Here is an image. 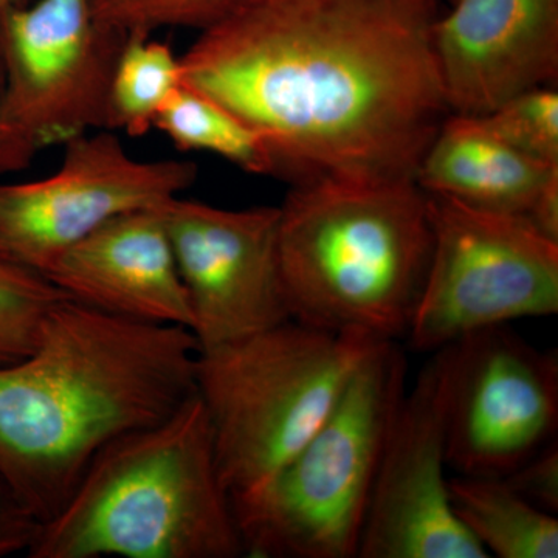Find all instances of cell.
Listing matches in <instances>:
<instances>
[{"label": "cell", "mask_w": 558, "mask_h": 558, "mask_svg": "<svg viewBox=\"0 0 558 558\" xmlns=\"http://www.w3.org/2000/svg\"><path fill=\"white\" fill-rule=\"evenodd\" d=\"M24 5L22 0H0V10L10 9V7Z\"/></svg>", "instance_id": "cell-26"}, {"label": "cell", "mask_w": 558, "mask_h": 558, "mask_svg": "<svg viewBox=\"0 0 558 558\" xmlns=\"http://www.w3.org/2000/svg\"><path fill=\"white\" fill-rule=\"evenodd\" d=\"M69 299L0 241V365L31 354L50 311Z\"/></svg>", "instance_id": "cell-19"}, {"label": "cell", "mask_w": 558, "mask_h": 558, "mask_svg": "<svg viewBox=\"0 0 558 558\" xmlns=\"http://www.w3.org/2000/svg\"><path fill=\"white\" fill-rule=\"evenodd\" d=\"M39 523L0 480V558L28 553Z\"/></svg>", "instance_id": "cell-23"}, {"label": "cell", "mask_w": 558, "mask_h": 558, "mask_svg": "<svg viewBox=\"0 0 558 558\" xmlns=\"http://www.w3.org/2000/svg\"><path fill=\"white\" fill-rule=\"evenodd\" d=\"M557 171L513 148L483 117L450 113L422 157L416 183L472 207L526 215Z\"/></svg>", "instance_id": "cell-15"}, {"label": "cell", "mask_w": 558, "mask_h": 558, "mask_svg": "<svg viewBox=\"0 0 558 558\" xmlns=\"http://www.w3.org/2000/svg\"><path fill=\"white\" fill-rule=\"evenodd\" d=\"M483 119L520 153L558 167V92L553 86L517 95Z\"/></svg>", "instance_id": "cell-21"}, {"label": "cell", "mask_w": 558, "mask_h": 558, "mask_svg": "<svg viewBox=\"0 0 558 558\" xmlns=\"http://www.w3.org/2000/svg\"><path fill=\"white\" fill-rule=\"evenodd\" d=\"M279 208L278 258L290 315L337 333H409L432 256L416 182L315 179Z\"/></svg>", "instance_id": "cell-4"}, {"label": "cell", "mask_w": 558, "mask_h": 558, "mask_svg": "<svg viewBox=\"0 0 558 558\" xmlns=\"http://www.w3.org/2000/svg\"><path fill=\"white\" fill-rule=\"evenodd\" d=\"M27 556L244 557L199 395L106 446Z\"/></svg>", "instance_id": "cell-3"}, {"label": "cell", "mask_w": 558, "mask_h": 558, "mask_svg": "<svg viewBox=\"0 0 558 558\" xmlns=\"http://www.w3.org/2000/svg\"><path fill=\"white\" fill-rule=\"evenodd\" d=\"M392 418L359 558H488L451 506L446 476V347L432 352Z\"/></svg>", "instance_id": "cell-11"}, {"label": "cell", "mask_w": 558, "mask_h": 558, "mask_svg": "<svg viewBox=\"0 0 558 558\" xmlns=\"http://www.w3.org/2000/svg\"><path fill=\"white\" fill-rule=\"evenodd\" d=\"M70 299L108 314L191 330L189 293L160 207L102 223L46 271Z\"/></svg>", "instance_id": "cell-14"}, {"label": "cell", "mask_w": 558, "mask_h": 558, "mask_svg": "<svg viewBox=\"0 0 558 558\" xmlns=\"http://www.w3.org/2000/svg\"><path fill=\"white\" fill-rule=\"evenodd\" d=\"M153 35H128L121 50L108 100L106 130L142 137L182 86L180 58Z\"/></svg>", "instance_id": "cell-18"}, {"label": "cell", "mask_w": 558, "mask_h": 558, "mask_svg": "<svg viewBox=\"0 0 558 558\" xmlns=\"http://www.w3.org/2000/svg\"><path fill=\"white\" fill-rule=\"evenodd\" d=\"M521 497L546 512L558 513V442L550 440L508 476Z\"/></svg>", "instance_id": "cell-22"}, {"label": "cell", "mask_w": 558, "mask_h": 558, "mask_svg": "<svg viewBox=\"0 0 558 558\" xmlns=\"http://www.w3.org/2000/svg\"><path fill=\"white\" fill-rule=\"evenodd\" d=\"M39 146L35 140L11 123L3 110V69L0 60V180L7 175L27 170Z\"/></svg>", "instance_id": "cell-24"}, {"label": "cell", "mask_w": 558, "mask_h": 558, "mask_svg": "<svg viewBox=\"0 0 558 558\" xmlns=\"http://www.w3.org/2000/svg\"><path fill=\"white\" fill-rule=\"evenodd\" d=\"M154 128L180 150L216 154L250 174H277L269 149L255 131L219 102L183 84L160 110Z\"/></svg>", "instance_id": "cell-17"}, {"label": "cell", "mask_w": 558, "mask_h": 558, "mask_svg": "<svg viewBox=\"0 0 558 558\" xmlns=\"http://www.w3.org/2000/svg\"><path fill=\"white\" fill-rule=\"evenodd\" d=\"M524 216L543 236L558 242V171L550 175Z\"/></svg>", "instance_id": "cell-25"}, {"label": "cell", "mask_w": 558, "mask_h": 558, "mask_svg": "<svg viewBox=\"0 0 558 558\" xmlns=\"http://www.w3.org/2000/svg\"><path fill=\"white\" fill-rule=\"evenodd\" d=\"M407 359L380 341L322 427L263 486L231 499L250 558H355Z\"/></svg>", "instance_id": "cell-6"}, {"label": "cell", "mask_w": 558, "mask_h": 558, "mask_svg": "<svg viewBox=\"0 0 558 558\" xmlns=\"http://www.w3.org/2000/svg\"><path fill=\"white\" fill-rule=\"evenodd\" d=\"M440 0H242L180 57L183 86L263 138L275 178L416 182L450 116Z\"/></svg>", "instance_id": "cell-1"}, {"label": "cell", "mask_w": 558, "mask_h": 558, "mask_svg": "<svg viewBox=\"0 0 558 558\" xmlns=\"http://www.w3.org/2000/svg\"><path fill=\"white\" fill-rule=\"evenodd\" d=\"M451 506L488 557L557 558L558 520L501 476L449 478Z\"/></svg>", "instance_id": "cell-16"}, {"label": "cell", "mask_w": 558, "mask_h": 558, "mask_svg": "<svg viewBox=\"0 0 558 558\" xmlns=\"http://www.w3.org/2000/svg\"><path fill=\"white\" fill-rule=\"evenodd\" d=\"M435 50L451 113L484 117L558 76V0H451Z\"/></svg>", "instance_id": "cell-13"}, {"label": "cell", "mask_w": 558, "mask_h": 558, "mask_svg": "<svg viewBox=\"0 0 558 558\" xmlns=\"http://www.w3.org/2000/svg\"><path fill=\"white\" fill-rule=\"evenodd\" d=\"M62 146L49 178L0 180V241L43 274L108 220L179 197L199 172L190 160L135 159L108 130Z\"/></svg>", "instance_id": "cell-10"}, {"label": "cell", "mask_w": 558, "mask_h": 558, "mask_svg": "<svg viewBox=\"0 0 558 558\" xmlns=\"http://www.w3.org/2000/svg\"><path fill=\"white\" fill-rule=\"evenodd\" d=\"M193 332L65 299L36 347L0 365V480L39 524L53 519L112 440L196 392Z\"/></svg>", "instance_id": "cell-2"}, {"label": "cell", "mask_w": 558, "mask_h": 558, "mask_svg": "<svg viewBox=\"0 0 558 558\" xmlns=\"http://www.w3.org/2000/svg\"><path fill=\"white\" fill-rule=\"evenodd\" d=\"M425 197L432 256L411 348L435 352L476 330L558 314V242L524 215Z\"/></svg>", "instance_id": "cell-7"}, {"label": "cell", "mask_w": 558, "mask_h": 558, "mask_svg": "<svg viewBox=\"0 0 558 558\" xmlns=\"http://www.w3.org/2000/svg\"><path fill=\"white\" fill-rule=\"evenodd\" d=\"M242 0H89L92 17L121 35H153L165 27L205 31Z\"/></svg>", "instance_id": "cell-20"}, {"label": "cell", "mask_w": 558, "mask_h": 558, "mask_svg": "<svg viewBox=\"0 0 558 558\" xmlns=\"http://www.w3.org/2000/svg\"><path fill=\"white\" fill-rule=\"evenodd\" d=\"M126 39L94 21L89 0L0 10L5 116L39 149L106 130L110 83Z\"/></svg>", "instance_id": "cell-9"}, {"label": "cell", "mask_w": 558, "mask_h": 558, "mask_svg": "<svg viewBox=\"0 0 558 558\" xmlns=\"http://www.w3.org/2000/svg\"><path fill=\"white\" fill-rule=\"evenodd\" d=\"M449 2H451V0H449Z\"/></svg>", "instance_id": "cell-27"}, {"label": "cell", "mask_w": 558, "mask_h": 558, "mask_svg": "<svg viewBox=\"0 0 558 558\" xmlns=\"http://www.w3.org/2000/svg\"><path fill=\"white\" fill-rule=\"evenodd\" d=\"M201 351L292 319L278 258V207L161 205Z\"/></svg>", "instance_id": "cell-12"}, {"label": "cell", "mask_w": 558, "mask_h": 558, "mask_svg": "<svg viewBox=\"0 0 558 558\" xmlns=\"http://www.w3.org/2000/svg\"><path fill=\"white\" fill-rule=\"evenodd\" d=\"M447 464L458 475L508 476L557 439L558 355L508 325L447 344Z\"/></svg>", "instance_id": "cell-8"}, {"label": "cell", "mask_w": 558, "mask_h": 558, "mask_svg": "<svg viewBox=\"0 0 558 558\" xmlns=\"http://www.w3.org/2000/svg\"><path fill=\"white\" fill-rule=\"evenodd\" d=\"M377 343L292 318L197 354L196 392L231 499L263 486L314 436Z\"/></svg>", "instance_id": "cell-5"}]
</instances>
